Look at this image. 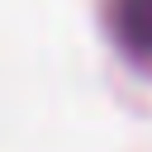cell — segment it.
<instances>
[{
	"instance_id": "obj_1",
	"label": "cell",
	"mask_w": 152,
	"mask_h": 152,
	"mask_svg": "<svg viewBox=\"0 0 152 152\" xmlns=\"http://www.w3.org/2000/svg\"><path fill=\"white\" fill-rule=\"evenodd\" d=\"M114 28L128 52L152 57V0H119L114 5Z\"/></svg>"
}]
</instances>
